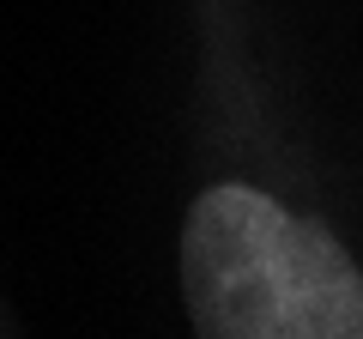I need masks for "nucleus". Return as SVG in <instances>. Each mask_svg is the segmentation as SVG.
I'll list each match as a JSON object with an SVG mask.
<instances>
[{
    "label": "nucleus",
    "instance_id": "obj_1",
    "mask_svg": "<svg viewBox=\"0 0 363 339\" xmlns=\"http://www.w3.org/2000/svg\"><path fill=\"white\" fill-rule=\"evenodd\" d=\"M182 303L194 339H363V267L327 224L242 182L188 206Z\"/></svg>",
    "mask_w": 363,
    "mask_h": 339
}]
</instances>
